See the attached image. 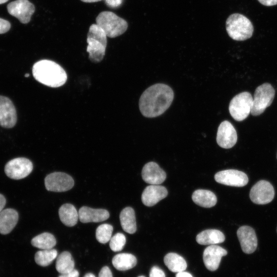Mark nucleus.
Listing matches in <instances>:
<instances>
[{"instance_id":"36","label":"nucleus","mask_w":277,"mask_h":277,"mask_svg":"<svg viewBox=\"0 0 277 277\" xmlns=\"http://www.w3.org/2000/svg\"><path fill=\"white\" fill-rule=\"evenodd\" d=\"M79 276V272L78 271L74 269L73 270H72L70 272L61 274L60 275L58 276V277H78Z\"/></svg>"},{"instance_id":"1","label":"nucleus","mask_w":277,"mask_h":277,"mask_svg":"<svg viewBox=\"0 0 277 277\" xmlns=\"http://www.w3.org/2000/svg\"><path fill=\"white\" fill-rule=\"evenodd\" d=\"M173 98V91L169 86L164 84L153 85L140 97V111L146 117L160 116L170 107Z\"/></svg>"},{"instance_id":"41","label":"nucleus","mask_w":277,"mask_h":277,"mask_svg":"<svg viewBox=\"0 0 277 277\" xmlns=\"http://www.w3.org/2000/svg\"><path fill=\"white\" fill-rule=\"evenodd\" d=\"M84 277H95V276L91 273H86Z\"/></svg>"},{"instance_id":"23","label":"nucleus","mask_w":277,"mask_h":277,"mask_svg":"<svg viewBox=\"0 0 277 277\" xmlns=\"http://www.w3.org/2000/svg\"><path fill=\"white\" fill-rule=\"evenodd\" d=\"M60 219L62 222L69 227L74 226L79 219L78 212L75 207L70 204H65L58 210Z\"/></svg>"},{"instance_id":"6","label":"nucleus","mask_w":277,"mask_h":277,"mask_svg":"<svg viewBox=\"0 0 277 277\" xmlns=\"http://www.w3.org/2000/svg\"><path fill=\"white\" fill-rule=\"evenodd\" d=\"M275 90L272 85L264 83L256 88L254 93L251 113L254 116L259 115L272 103Z\"/></svg>"},{"instance_id":"34","label":"nucleus","mask_w":277,"mask_h":277,"mask_svg":"<svg viewBox=\"0 0 277 277\" xmlns=\"http://www.w3.org/2000/svg\"><path fill=\"white\" fill-rule=\"evenodd\" d=\"M98 277H113L110 268L107 266L103 267L98 274Z\"/></svg>"},{"instance_id":"3","label":"nucleus","mask_w":277,"mask_h":277,"mask_svg":"<svg viewBox=\"0 0 277 277\" xmlns=\"http://www.w3.org/2000/svg\"><path fill=\"white\" fill-rule=\"evenodd\" d=\"M107 37L103 29L96 24L90 26L87 38V52L92 62L97 63L103 59L107 43Z\"/></svg>"},{"instance_id":"22","label":"nucleus","mask_w":277,"mask_h":277,"mask_svg":"<svg viewBox=\"0 0 277 277\" xmlns=\"http://www.w3.org/2000/svg\"><path fill=\"white\" fill-rule=\"evenodd\" d=\"M192 199L196 205L205 208L212 207L217 202L215 195L211 191L204 189L194 191L192 195Z\"/></svg>"},{"instance_id":"24","label":"nucleus","mask_w":277,"mask_h":277,"mask_svg":"<svg viewBox=\"0 0 277 277\" xmlns=\"http://www.w3.org/2000/svg\"><path fill=\"white\" fill-rule=\"evenodd\" d=\"M120 222L123 229L126 232L133 234L136 230L135 212L130 207L123 209L120 215Z\"/></svg>"},{"instance_id":"39","label":"nucleus","mask_w":277,"mask_h":277,"mask_svg":"<svg viewBox=\"0 0 277 277\" xmlns=\"http://www.w3.org/2000/svg\"><path fill=\"white\" fill-rule=\"evenodd\" d=\"M175 277H192V275L188 272L181 271L177 272Z\"/></svg>"},{"instance_id":"21","label":"nucleus","mask_w":277,"mask_h":277,"mask_svg":"<svg viewBox=\"0 0 277 277\" xmlns=\"http://www.w3.org/2000/svg\"><path fill=\"white\" fill-rule=\"evenodd\" d=\"M225 240L224 234L217 229H207L199 233L196 241L201 245H215L223 242Z\"/></svg>"},{"instance_id":"17","label":"nucleus","mask_w":277,"mask_h":277,"mask_svg":"<svg viewBox=\"0 0 277 277\" xmlns=\"http://www.w3.org/2000/svg\"><path fill=\"white\" fill-rule=\"evenodd\" d=\"M142 177L147 183L151 185H159L165 180L166 174L157 164L150 162L143 167Z\"/></svg>"},{"instance_id":"37","label":"nucleus","mask_w":277,"mask_h":277,"mask_svg":"<svg viewBox=\"0 0 277 277\" xmlns=\"http://www.w3.org/2000/svg\"><path fill=\"white\" fill-rule=\"evenodd\" d=\"M262 5L266 6H271L277 4V0H258Z\"/></svg>"},{"instance_id":"18","label":"nucleus","mask_w":277,"mask_h":277,"mask_svg":"<svg viewBox=\"0 0 277 277\" xmlns=\"http://www.w3.org/2000/svg\"><path fill=\"white\" fill-rule=\"evenodd\" d=\"M168 194L167 189L162 186L151 185L144 190L141 196L143 203L146 206H154Z\"/></svg>"},{"instance_id":"8","label":"nucleus","mask_w":277,"mask_h":277,"mask_svg":"<svg viewBox=\"0 0 277 277\" xmlns=\"http://www.w3.org/2000/svg\"><path fill=\"white\" fill-rule=\"evenodd\" d=\"M32 169L33 164L29 159L17 157L10 160L6 164L5 172L10 179L20 180L27 176Z\"/></svg>"},{"instance_id":"11","label":"nucleus","mask_w":277,"mask_h":277,"mask_svg":"<svg viewBox=\"0 0 277 277\" xmlns=\"http://www.w3.org/2000/svg\"><path fill=\"white\" fill-rule=\"evenodd\" d=\"M10 14L16 17L22 23L27 24L35 11L34 5L28 0H16L7 5Z\"/></svg>"},{"instance_id":"16","label":"nucleus","mask_w":277,"mask_h":277,"mask_svg":"<svg viewBox=\"0 0 277 277\" xmlns=\"http://www.w3.org/2000/svg\"><path fill=\"white\" fill-rule=\"evenodd\" d=\"M227 251L223 248L211 245L204 251L203 259L204 265L210 271L216 270L220 265L221 258L227 255Z\"/></svg>"},{"instance_id":"19","label":"nucleus","mask_w":277,"mask_h":277,"mask_svg":"<svg viewBox=\"0 0 277 277\" xmlns=\"http://www.w3.org/2000/svg\"><path fill=\"white\" fill-rule=\"evenodd\" d=\"M79 219L83 223L100 222L109 217V212L104 209H93L87 206L82 207L78 211Z\"/></svg>"},{"instance_id":"7","label":"nucleus","mask_w":277,"mask_h":277,"mask_svg":"<svg viewBox=\"0 0 277 277\" xmlns=\"http://www.w3.org/2000/svg\"><path fill=\"white\" fill-rule=\"evenodd\" d=\"M253 98L248 92H243L235 95L230 101L229 111L231 116L236 121H242L251 113Z\"/></svg>"},{"instance_id":"14","label":"nucleus","mask_w":277,"mask_h":277,"mask_svg":"<svg viewBox=\"0 0 277 277\" xmlns=\"http://www.w3.org/2000/svg\"><path fill=\"white\" fill-rule=\"evenodd\" d=\"M16 122V111L12 102L8 97L0 95V126L11 128Z\"/></svg>"},{"instance_id":"38","label":"nucleus","mask_w":277,"mask_h":277,"mask_svg":"<svg viewBox=\"0 0 277 277\" xmlns=\"http://www.w3.org/2000/svg\"><path fill=\"white\" fill-rule=\"evenodd\" d=\"M6 203V200L3 195L0 193V212L3 210Z\"/></svg>"},{"instance_id":"40","label":"nucleus","mask_w":277,"mask_h":277,"mask_svg":"<svg viewBox=\"0 0 277 277\" xmlns=\"http://www.w3.org/2000/svg\"><path fill=\"white\" fill-rule=\"evenodd\" d=\"M81 1L85 3H94L101 1L102 0H81Z\"/></svg>"},{"instance_id":"12","label":"nucleus","mask_w":277,"mask_h":277,"mask_svg":"<svg viewBox=\"0 0 277 277\" xmlns=\"http://www.w3.org/2000/svg\"><path fill=\"white\" fill-rule=\"evenodd\" d=\"M214 179L219 183L234 187H243L248 182L247 175L243 172L228 169L217 172Z\"/></svg>"},{"instance_id":"35","label":"nucleus","mask_w":277,"mask_h":277,"mask_svg":"<svg viewBox=\"0 0 277 277\" xmlns=\"http://www.w3.org/2000/svg\"><path fill=\"white\" fill-rule=\"evenodd\" d=\"M123 0H105L106 5L112 8L120 7L122 4Z\"/></svg>"},{"instance_id":"29","label":"nucleus","mask_w":277,"mask_h":277,"mask_svg":"<svg viewBox=\"0 0 277 277\" xmlns=\"http://www.w3.org/2000/svg\"><path fill=\"white\" fill-rule=\"evenodd\" d=\"M57 252L54 249H44L37 251L34 256L37 264L41 266H47L57 257Z\"/></svg>"},{"instance_id":"9","label":"nucleus","mask_w":277,"mask_h":277,"mask_svg":"<svg viewBox=\"0 0 277 277\" xmlns=\"http://www.w3.org/2000/svg\"><path fill=\"white\" fill-rule=\"evenodd\" d=\"M45 185L48 191L64 192L73 187L74 181L71 176L65 173L55 172L47 175Z\"/></svg>"},{"instance_id":"2","label":"nucleus","mask_w":277,"mask_h":277,"mask_svg":"<svg viewBox=\"0 0 277 277\" xmlns=\"http://www.w3.org/2000/svg\"><path fill=\"white\" fill-rule=\"evenodd\" d=\"M32 74L37 81L53 88L62 86L67 79L64 69L55 62L48 60L35 63L32 67Z\"/></svg>"},{"instance_id":"31","label":"nucleus","mask_w":277,"mask_h":277,"mask_svg":"<svg viewBox=\"0 0 277 277\" xmlns=\"http://www.w3.org/2000/svg\"><path fill=\"white\" fill-rule=\"evenodd\" d=\"M126 241V237L124 234L117 233L111 237L110 240L109 246L112 251L114 252L120 251L123 249Z\"/></svg>"},{"instance_id":"25","label":"nucleus","mask_w":277,"mask_h":277,"mask_svg":"<svg viewBox=\"0 0 277 277\" xmlns=\"http://www.w3.org/2000/svg\"><path fill=\"white\" fill-rule=\"evenodd\" d=\"M112 262L117 270L125 271L133 268L136 265L137 260L132 254L122 253L115 255L113 258Z\"/></svg>"},{"instance_id":"4","label":"nucleus","mask_w":277,"mask_h":277,"mask_svg":"<svg viewBox=\"0 0 277 277\" xmlns=\"http://www.w3.org/2000/svg\"><path fill=\"white\" fill-rule=\"evenodd\" d=\"M226 28L229 36L235 41L247 39L251 37L253 32L251 21L239 13H233L228 17Z\"/></svg>"},{"instance_id":"44","label":"nucleus","mask_w":277,"mask_h":277,"mask_svg":"<svg viewBox=\"0 0 277 277\" xmlns=\"http://www.w3.org/2000/svg\"><path fill=\"white\" fill-rule=\"evenodd\" d=\"M138 277H145V276H143V275H141V276H138Z\"/></svg>"},{"instance_id":"26","label":"nucleus","mask_w":277,"mask_h":277,"mask_svg":"<svg viewBox=\"0 0 277 277\" xmlns=\"http://www.w3.org/2000/svg\"><path fill=\"white\" fill-rule=\"evenodd\" d=\"M164 262L168 268L173 272L184 271L187 266L185 259L175 253H167L164 258Z\"/></svg>"},{"instance_id":"27","label":"nucleus","mask_w":277,"mask_h":277,"mask_svg":"<svg viewBox=\"0 0 277 277\" xmlns=\"http://www.w3.org/2000/svg\"><path fill=\"white\" fill-rule=\"evenodd\" d=\"M56 269L61 274L67 273L74 269V261L70 252L64 251L56 258Z\"/></svg>"},{"instance_id":"43","label":"nucleus","mask_w":277,"mask_h":277,"mask_svg":"<svg viewBox=\"0 0 277 277\" xmlns=\"http://www.w3.org/2000/svg\"><path fill=\"white\" fill-rule=\"evenodd\" d=\"M29 76V74L28 73H27L25 75V77H28Z\"/></svg>"},{"instance_id":"28","label":"nucleus","mask_w":277,"mask_h":277,"mask_svg":"<svg viewBox=\"0 0 277 277\" xmlns=\"http://www.w3.org/2000/svg\"><path fill=\"white\" fill-rule=\"evenodd\" d=\"M31 242L34 247L43 250L52 249L56 244L54 235L48 232H44L34 237Z\"/></svg>"},{"instance_id":"13","label":"nucleus","mask_w":277,"mask_h":277,"mask_svg":"<svg viewBox=\"0 0 277 277\" xmlns=\"http://www.w3.org/2000/svg\"><path fill=\"white\" fill-rule=\"evenodd\" d=\"M237 133L233 126L228 121L222 122L219 126L216 142L222 148H232L236 143Z\"/></svg>"},{"instance_id":"20","label":"nucleus","mask_w":277,"mask_h":277,"mask_svg":"<svg viewBox=\"0 0 277 277\" xmlns=\"http://www.w3.org/2000/svg\"><path fill=\"white\" fill-rule=\"evenodd\" d=\"M18 220V214L15 209L3 210L0 212V233L2 234L9 233L16 226Z\"/></svg>"},{"instance_id":"5","label":"nucleus","mask_w":277,"mask_h":277,"mask_svg":"<svg viewBox=\"0 0 277 277\" xmlns=\"http://www.w3.org/2000/svg\"><path fill=\"white\" fill-rule=\"evenodd\" d=\"M96 23L105 31L107 37L114 38L123 34L128 28L127 22L112 12H101Z\"/></svg>"},{"instance_id":"10","label":"nucleus","mask_w":277,"mask_h":277,"mask_svg":"<svg viewBox=\"0 0 277 277\" xmlns=\"http://www.w3.org/2000/svg\"><path fill=\"white\" fill-rule=\"evenodd\" d=\"M251 200L256 204H266L274 198V190L272 185L268 181L261 180L257 182L251 189Z\"/></svg>"},{"instance_id":"33","label":"nucleus","mask_w":277,"mask_h":277,"mask_svg":"<svg viewBox=\"0 0 277 277\" xmlns=\"http://www.w3.org/2000/svg\"><path fill=\"white\" fill-rule=\"evenodd\" d=\"M10 27V23L8 21L0 18V34L7 32Z\"/></svg>"},{"instance_id":"15","label":"nucleus","mask_w":277,"mask_h":277,"mask_svg":"<svg viewBox=\"0 0 277 277\" xmlns=\"http://www.w3.org/2000/svg\"><path fill=\"white\" fill-rule=\"evenodd\" d=\"M237 236L244 253L250 254L254 252L258 246V240L253 228L243 226L238 229Z\"/></svg>"},{"instance_id":"30","label":"nucleus","mask_w":277,"mask_h":277,"mask_svg":"<svg viewBox=\"0 0 277 277\" xmlns=\"http://www.w3.org/2000/svg\"><path fill=\"white\" fill-rule=\"evenodd\" d=\"M113 227L108 224H103L96 229L95 236L97 241L102 244L109 242L111 238Z\"/></svg>"},{"instance_id":"32","label":"nucleus","mask_w":277,"mask_h":277,"mask_svg":"<svg viewBox=\"0 0 277 277\" xmlns=\"http://www.w3.org/2000/svg\"><path fill=\"white\" fill-rule=\"evenodd\" d=\"M149 277H166L164 271L157 266H153L151 268Z\"/></svg>"},{"instance_id":"42","label":"nucleus","mask_w":277,"mask_h":277,"mask_svg":"<svg viewBox=\"0 0 277 277\" xmlns=\"http://www.w3.org/2000/svg\"><path fill=\"white\" fill-rule=\"evenodd\" d=\"M8 0H0V4H4L7 2Z\"/></svg>"}]
</instances>
